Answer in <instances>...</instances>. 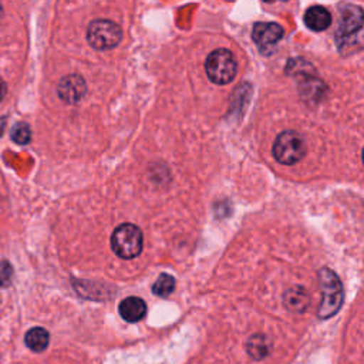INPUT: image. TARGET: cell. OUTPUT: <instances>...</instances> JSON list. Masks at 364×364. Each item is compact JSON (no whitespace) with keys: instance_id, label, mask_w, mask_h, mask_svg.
I'll return each mask as SVG.
<instances>
[{"instance_id":"9","label":"cell","mask_w":364,"mask_h":364,"mask_svg":"<svg viewBox=\"0 0 364 364\" xmlns=\"http://www.w3.org/2000/svg\"><path fill=\"white\" fill-rule=\"evenodd\" d=\"M119 316L128 321V323H136L139 320H142L146 314V304L142 299L135 297V296H129L124 300H121L119 303Z\"/></svg>"},{"instance_id":"2","label":"cell","mask_w":364,"mask_h":364,"mask_svg":"<svg viewBox=\"0 0 364 364\" xmlns=\"http://www.w3.org/2000/svg\"><path fill=\"white\" fill-rule=\"evenodd\" d=\"M144 245V236L138 226L132 223H122L111 235V247L121 259L136 257Z\"/></svg>"},{"instance_id":"12","label":"cell","mask_w":364,"mask_h":364,"mask_svg":"<svg viewBox=\"0 0 364 364\" xmlns=\"http://www.w3.org/2000/svg\"><path fill=\"white\" fill-rule=\"evenodd\" d=\"M310 303L309 294L301 287H293L286 291L284 294V304L289 310L294 313H301L307 309Z\"/></svg>"},{"instance_id":"13","label":"cell","mask_w":364,"mask_h":364,"mask_svg":"<svg viewBox=\"0 0 364 364\" xmlns=\"http://www.w3.org/2000/svg\"><path fill=\"white\" fill-rule=\"evenodd\" d=\"M246 350L255 360L264 358L270 351V343L263 334H255L247 340Z\"/></svg>"},{"instance_id":"4","label":"cell","mask_w":364,"mask_h":364,"mask_svg":"<svg viewBox=\"0 0 364 364\" xmlns=\"http://www.w3.org/2000/svg\"><path fill=\"white\" fill-rule=\"evenodd\" d=\"M272 154L279 164L293 165L306 155L304 139L296 131H283L277 135Z\"/></svg>"},{"instance_id":"18","label":"cell","mask_w":364,"mask_h":364,"mask_svg":"<svg viewBox=\"0 0 364 364\" xmlns=\"http://www.w3.org/2000/svg\"><path fill=\"white\" fill-rule=\"evenodd\" d=\"M264 1H273V0H264Z\"/></svg>"},{"instance_id":"5","label":"cell","mask_w":364,"mask_h":364,"mask_svg":"<svg viewBox=\"0 0 364 364\" xmlns=\"http://www.w3.org/2000/svg\"><path fill=\"white\" fill-rule=\"evenodd\" d=\"M122 38L121 27L109 20H94L87 30V40L95 50H109L119 44Z\"/></svg>"},{"instance_id":"8","label":"cell","mask_w":364,"mask_h":364,"mask_svg":"<svg viewBox=\"0 0 364 364\" xmlns=\"http://www.w3.org/2000/svg\"><path fill=\"white\" fill-rule=\"evenodd\" d=\"M363 27V10L358 6H347L340 11V23L337 30V40H346L354 36Z\"/></svg>"},{"instance_id":"3","label":"cell","mask_w":364,"mask_h":364,"mask_svg":"<svg viewBox=\"0 0 364 364\" xmlns=\"http://www.w3.org/2000/svg\"><path fill=\"white\" fill-rule=\"evenodd\" d=\"M205 70L208 78L218 84L225 85L233 81L237 71V64L235 55L226 48H218L212 51L205 61Z\"/></svg>"},{"instance_id":"1","label":"cell","mask_w":364,"mask_h":364,"mask_svg":"<svg viewBox=\"0 0 364 364\" xmlns=\"http://www.w3.org/2000/svg\"><path fill=\"white\" fill-rule=\"evenodd\" d=\"M318 282L323 299L317 310V317L326 320L334 316L343 304V284L338 276L327 267H323L318 272Z\"/></svg>"},{"instance_id":"16","label":"cell","mask_w":364,"mask_h":364,"mask_svg":"<svg viewBox=\"0 0 364 364\" xmlns=\"http://www.w3.org/2000/svg\"><path fill=\"white\" fill-rule=\"evenodd\" d=\"M13 277V267L7 260H0V287L10 284Z\"/></svg>"},{"instance_id":"19","label":"cell","mask_w":364,"mask_h":364,"mask_svg":"<svg viewBox=\"0 0 364 364\" xmlns=\"http://www.w3.org/2000/svg\"><path fill=\"white\" fill-rule=\"evenodd\" d=\"M0 16H1V7H0Z\"/></svg>"},{"instance_id":"6","label":"cell","mask_w":364,"mask_h":364,"mask_svg":"<svg viewBox=\"0 0 364 364\" xmlns=\"http://www.w3.org/2000/svg\"><path fill=\"white\" fill-rule=\"evenodd\" d=\"M284 31L277 23H256L253 27V41L260 51H270L283 37Z\"/></svg>"},{"instance_id":"17","label":"cell","mask_w":364,"mask_h":364,"mask_svg":"<svg viewBox=\"0 0 364 364\" xmlns=\"http://www.w3.org/2000/svg\"><path fill=\"white\" fill-rule=\"evenodd\" d=\"M6 91H7V88H6V84H4V81L0 78V101L4 98V95H6Z\"/></svg>"},{"instance_id":"10","label":"cell","mask_w":364,"mask_h":364,"mask_svg":"<svg viewBox=\"0 0 364 364\" xmlns=\"http://www.w3.org/2000/svg\"><path fill=\"white\" fill-rule=\"evenodd\" d=\"M331 23V14L323 6H311L304 13V24L313 31H324Z\"/></svg>"},{"instance_id":"15","label":"cell","mask_w":364,"mask_h":364,"mask_svg":"<svg viewBox=\"0 0 364 364\" xmlns=\"http://www.w3.org/2000/svg\"><path fill=\"white\" fill-rule=\"evenodd\" d=\"M11 139L16 142V144H27L30 139H31V131H30V127L26 124V122H18L11 129V134H10Z\"/></svg>"},{"instance_id":"11","label":"cell","mask_w":364,"mask_h":364,"mask_svg":"<svg viewBox=\"0 0 364 364\" xmlns=\"http://www.w3.org/2000/svg\"><path fill=\"white\" fill-rule=\"evenodd\" d=\"M24 341L26 346L34 351V353H41L48 347V341H50V334L46 328L43 327H33L30 328L26 336H24Z\"/></svg>"},{"instance_id":"14","label":"cell","mask_w":364,"mask_h":364,"mask_svg":"<svg viewBox=\"0 0 364 364\" xmlns=\"http://www.w3.org/2000/svg\"><path fill=\"white\" fill-rule=\"evenodd\" d=\"M175 290V279L168 273L159 274V277L152 284V293L159 297H166Z\"/></svg>"},{"instance_id":"7","label":"cell","mask_w":364,"mask_h":364,"mask_svg":"<svg viewBox=\"0 0 364 364\" xmlns=\"http://www.w3.org/2000/svg\"><path fill=\"white\" fill-rule=\"evenodd\" d=\"M87 84L78 74H70L60 80L57 85L58 97L67 104H77L85 94Z\"/></svg>"}]
</instances>
